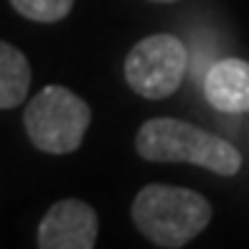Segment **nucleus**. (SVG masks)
<instances>
[{
	"label": "nucleus",
	"instance_id": "20e7f679",
	"mask_svg": "<svg viewBox=\"0 0 249 249\" xmlns=\"http://www.w3.org/2000/svg\"><path fill=\"white\" fill-rule=\"evenodd\" d=\"M188 69L183 41L171 33H153L138 41L124 59V79L135 94L165 99L180 87Z\"/></svg>",
	"mask_w": 249,
	"mask_h": 249
},
{
	"label": "nucleus",
	"instance_id": "423d86ee",
	"mask_svg": "<svg viewBox=\"0 0 249 249\" xmlns=\"http://www.w3.org/2000/svg\"><path fill=\"white\" fill-rule=\"evenodd\" d=\"M206 102L226 115L249 112V61L244 59H219L209 66L203 76Z\"/></svg>",
	"mask_w": 249,
	"mask_h": 249
},
{
	"label": "nucleus",
	"instance_id": "0eeeda50",
	"mask_svg": "<svg viewBox=\"0 0 249 249\" xmlns=\"http://www.w3.org/2000/svg\"><path fill=\"white\" fill-rule=\"evenodd\" d=\"M31 87V64L13 43L0 41V109H13L26 102Z\"/></svg>",
	"mask_w": 249,
	"mask_h": 249
},
{
	"label": "nucleus",
	"instance_id": "f257e3e1",
	"mask_svg": "<svg viewBox=\"0 0 249 249\" xmlns=\"http://www.w3.org/2000/svg\"><path fill=\"white\" fill-rule=\"evenodd\" d=\"M135 148L142 160L150 163H191L224 178L242 171V153L231 142L173 117H153L142 122Z\"/></svg>",
	"mask_w": 249,
	"mask_h": 249
},
{
	"label": "nucleus",
	"instance_id": "6e6552de",
	"mask_svg": "<svg viewBox=\"0 0 249 249\" xmlns=\"http://www.w3.org/2000/svg\"><path fill=\"white\" fill-rule=\"evenodd\" d=\"M18 16L36 23H59L71 13L74 0H10Z\"/></svg>",
	"mask_w": 249,
	"mask_h": 249
},
{
	"label": "nucleus",
	"instance_id": "7ed1b4c3",
	"mask_svg": "<svg viewBox=\"0 0 249 249\" xmlns=\"http://www.w3.org/2000/svg\"><path fill=\"white\" fill-rule=\"evenodd\" d=\"M92 122L89 105L61 84H49L26 105V135L38 150L51 155L74 153Z\"/></svg>",
	"mask_w": 249,
	"mask_h": 249
},
{
	"label": "nucleus",
	"instance_id": "39448f33",
	"mask_svg": "<svg viewBox=\"0 0 249 249\" xmlns=\"http://www.w3.org/2000/svg\"><path fill=\"white\" fill-rule=\"evenodd\" d=\"M99 231L97 211L87 201H56L38 224V249H94Z\"/></svg>",
	"mask_w": 249,
	"mask_h": 249
},
{
	"label": "nucleus",
	"instance_id": "f03ea898",
	"mask_svg": "<svg viewBox=\"0 0 249 249\" xmlns=\"http://www.w3.org/2000/svg\"><path fill=\"white\" fill-rule=\"evenodd\" d=\"M211 203L180 186L148 183L132 201V221L148 242L163 249H180L206 229Z\"/></svg>",
	"mask_w": 249,
	"mask_h": 249
},
{
	"label": "nucleus",
	"instance_id": "1a4fd4ad",
	"mask_svg": "<svg viewBox=\"0 0 249 249\" xmlns=\"http://www.w3.org/2000/svg\"><path fill=\"white\" fill-rule=\"evenodd\" d=\"M150 3H178V0H150Z\"/></svg>",
	"mask_w": 249,
	"mask_h": 249
}]
</instances>
